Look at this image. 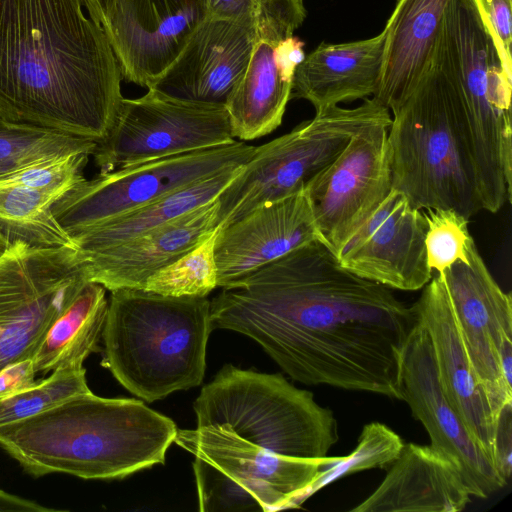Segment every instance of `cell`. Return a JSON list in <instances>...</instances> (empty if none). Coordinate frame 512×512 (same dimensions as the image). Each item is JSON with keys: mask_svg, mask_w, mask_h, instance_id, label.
<instances>
[{"mask_svg": "<svg viewBox=\"0 0 512 512\" xmlns=\"http://www.w3.org/2000/svg\"><path fill=\"white\" fill-rule=\"evenodd\" d=\"M210 312L213 329L252 338L298 382L402 400L412 305L343 268L320 240L223 287Z\"/></svg>", "mask_w": 512, "mask_h": 512, "instance_id": "obj_1", "label": "cell"}, {"mask_svg": "<svg viewBox=\"0 0 512 512\" xmlns=\"http://www.w3.org/2000/svg\"><path fill=\"white\" fill-rule=\"evenodd\" d=\"M81 0H0V119L100 142L121 71Z\"/></svg>", "mask_w": 512, "mask_h": 512, "instance_id": "obj_2", "label": "cell"}, {"mask_svg": "<svg viewBox=\"0 0 512 512\" xmlns=\"http://www.w3.org/2000/svg\"><path fill=\"white\" fill-rule=\"evenodd\" d=\"M177 430L170 418L141 400L103 398L90 391L0 426V447L35 478L63 473L121 479L164 464Z\"/></svg>", "mask_w": 512, "mask_h": 512, "instance_id": "obj_3", "label": "cell"}, {"mask_svg": "<svg viewBox=\"0 0 512 512\" xmlns=\"http://www.w3.org/2000/svg\"><path fill=\"white\" fill-rule=\"evenodd\" d=\"M194 411L238 467L285 483L302 476V459L326 457L339 438L333 412L310 391L231 364L202 388Z\"/></svg>", "mask_w": 512, "mask_h": 512, "instance_id": "obj_4", "label": "cell"}, {"mask_svg": "<svg viewBox=\"0 0 512 512\" xmlns=\"http://www.w3.org/2000/svg\"><path fill=\"white\" fill-rule=\"evenodd\" d=\"M391 111L387 145L392 188L417 209H453L470 220L482 205L444 17L419 81Z\"/></svg>", "mask_w": 512, "mask_h": 512, "instance_id": "obj_5", "label": "cell"}, {"mask_svg": "<svg viewBox=\"0 0 512 512\" xmlns=\"http://www.w3.org/2000/svg\"><path fill=\"white\" fill-rule=\"evenodd\" d=\"M212 330L207 297L113 290L102 365L132 394L146 402L160 400L202 383Z\"/></svg>", "mask_w": 512, "mask_h": 512, "instance_id": "obj_6", "label": "cell"}, {"mask_svg": "<svg viewBox=\"0 0 512 512\" xmlns=\"http://www.w3.org/2000/svg\"><path fill=\"white\" fill-rule=\"evenodd\" d=\"M444 24L482 209L498 212L512 195V76L502 66L473 0H452Z\"/></svg>", "mask_w": 512, "mask_h": 512, "instance_id": "obj_7", "label": "cell"}, {"mask_svg": "<svg viewBox=\"0 0 512 512\" xmlns=\"http://www.w3.org/2000/svg\"><path fill=\"white\" fill-rule=\"evenodd\" d=\"M390 117L388 108L369 97L355 108L335 105L316 111L290 132L256 147L217 197L218 226L233 223L266 202L304 191L357 131Z\"/></svg>", "mask_w": 512, "mask_h": 512, "instance_id": "obj_8", "label": "cell"}, {"mask_svg": "<svg viewBox=\"0 0 512 512\" xmlns=\"http://www.w3.org/2000/svg\"><path fill=\"white\" fill-rule=\"evenodd\" d=\"M87 282L85 259L77 247L12 241L0 256V369L32 358Z\"/></svg>", "mask_w": 512, "mask_h": 512, "instance_id": "obj_9", "label": "cell"}, {"mask_svg": "<svg viewBox=\"0 0 512 512\" xmlns=\"http://www.w3.org/2000/svg\"><path fill=\"white\" fill-rule=\"evenodd\" d=\"M255 149L235 140L100 172L60 197L52 211L72 238L84 229L131 212L219 171L242 166Z\"/></svg>", "mask_w": 512, "mask_h": 512, "instance_id": "obj_10", "label": "cell"}, {"mask_svg": "<svg viewBox=\"0 0 512 512\" xmlns=\"http://www.w3.org/2000/svg\"><path fill=\"white\" fill-rule=\"evenodd\" d=\"M226 107L177 101L153 90L123 98L92 156L100 172L234 142Z\"/></svg>", "mask_w": 512, "mask_h": 512, "instance_id": "obj_11", "label": "cell"}, {"mask_svg": "<svg viewBox=\"0 0 512 512\" xmlns=\"http://www.w3.org/2000/svg\"><path fill=\"white\" fill-rule=\"evenodd\" d=\"M390 122L357 131L305 189L321 240L336 256L392 190Z\"/></svg>", "mask_w": 512, "mask_h": 512, "instance_id": "obj_12", "label": "cell"}, {"mask_svg": "<svg viewBox=\"0 0 512 512\" xmlns=\"http://www.w3.org/2000/svg\"><path fill=\"white\" fill-rule=\"evenodd\" d=\"M467 257L438 274L470 363L498 420L502 409L512 403V387L504 382L499 360L502 342L512 338V300L493 278L474 239Z\"/></svg>", "mask_w": 512, "mask_h": 512, "instance_id": "obj_13", "label": "cell"}, {"mask_svg": "<svg viewBox=\"0 0 512 512\" xmlns=\"http://www.w3.org/2000/svg\"><path fill=\"white\" fill-rule=\"evenodd\" d=\"M417 318V316H416ZM401 395L430 437V446L454 462L471 496L487 498L507 480L446 398L430 337L418 318L402 356Z\"/></svg>", "mask_w": 512, "mask_h": 512, "instance_id": "obj_14", "label": "cell"}, {"mask_svg": "<svg viewBox=\"0 0 512 512\" xmlns=\"http://www.w3.org/2000/svg\"><path fill=\"white\" fill-rule=\"evenodd\" d=\"M423 211L392 188L338 253L351 273L389 289L417 291L432 278L427 263Z\"/></svg>", "mask_w": 512, "mask_h": 512, "instance_id": "obj_15", "label": "cell"}, {"mask_svg": "<svg viewBox=\"0 0 512 512\" xmlns=\"http://www.w3.org/2000/svg\"><path fill=\"white\" fill-rule=\"evenodd\" d=\"M256 39L257 17H206L148 90L181 102L226 107Z\"/></svg>", "mask_w": 512, "mask_h": 512, "instance_id": "obj_16", "label": "cell"}, {"mask_svg": "<svg viewBox=\"0 0 512 512\" xmlns=\"http://www.w3.org/2000/svg\"><path fill=\"white\" fill-rule=\"evenodd\" d=\"M206 17L199 0H114L101 26L122 77L149 88Z\"/></svg>", "mask_w": 512, "mask_h": 512, "instance_id": "obj_17", "label": "cell"}, {"mask_svg": "<svg viewBox=\"0 0 512 512\" xmlns=\"http://www.w3.org/2000/svg\"><path fill=\"white\" fill-rule=\"evenodd\" d=\"M305 17L303 0H263L248 65L226 104L234 138L253 140L280 126L294 75L279 67L275 47L294 35Z\"/></svg>", "mask_w": 512, "mask_h": 512, "instance_id": "obj_18", "label": "cell"}, {"mask_svg": "<svg viewBox=\"0 0 512 512\" xmlns=\"http://www.w3.org/2000/svg\"><path fill=\"white\" fill-rule=\"evenodd\" d=\"M321 240L306 194L266 202L217 229V286L226 287L292 250Z\"/></svg>", "mask_w": 512, "mask_h": 512, "instance_id": "obj_19", "label": "cell"}, {"mask_svg": "<svg viewBox=\"0 0 512 512\" xmlns=\"http://www.w3.org/2000/svg\"><path fill=\"white\" fill-rule=\"evenodd\" d=\"M422 289L412 307L430 337L441 388L494 462L497 420L464 348L440 274L433 275Z\"/></svg>", "mask_w": 512, "mask_h": 512, "instance_id": "obj_20", "label": "cell"}, {"mask_svg": "<svg viewBox=\"0 0 512 512\" xmlns=\"http://www.w3.org/2000/svg\"><path fill=\"white\" fill-rule=\"evenodd\" d=\"M89 156L55 157L0 176V229L11 242L77 247L56 220L52 206L85 179Z\"/></svg>", "mask_w": 512, "mask_h": 512, "instance_id": "obj_21", "label": "cell"}, {"mask_svg": "<svg viewBox=\"0 0 512 512\" xmlns=\"http://www.w3.org/2000/svg\"><path fill=\"white\" fill-rule=\"evenodd\" d=\"M214 200L123 243L82 253L88 281L106 290L144 289L147 280L207 239L218 227ZM79 250V249H78Z\"/></svg>", "mask_w": 512, "mask_h": 512, "instance_id": "obj_22", "label": "cell"}, {"mask_svg": "<svg viewBox=\"0 0 512 512\" xmlns=\"http://www.w3.org/2000/svg\"><path fill=\"white\" fill-rule=\"evenodd\" d=\"M471 494L458 466L430 445L404 444L378 487L353 512H459Z\"/></svg>", "mask_w": 512, "mask_h": 512, "instance_id": "obj_23", "label": "cell"}, {"mask_svg": "<svg viewBox=\"0 0 512 512\" xmlns=\"http://www.w3.org/2000/svg\"><path fill=\"white\" fill-rule=\"evenodd\" d=\"M384 46V30L364 40L322 42L297 66L291 98L305 99L319 111L372 97L380 81Z\"/></svg>", "mask_w": 512, "mask_h": 512, "instance_id": "obj_24", "label": "cell"}, {"mask_svg": "<svg viewBox=\"0 0 512 512\" xmlns=\"http://www.w3.org/2000/svg\"><path fill=\"white\" fill-rule=\"evenodd\" d=\"M451 1H397L384 28L381 76L372 96L390 111L402 103L419 81Z\"/></svg>", "mask_w": 512, "mask_h": 512, "instance_id": "obj_25", "label": "cell"}, {"mask_svg": "<svg viewBox=\"0 0 512 512\" xmlns=\"http://www.w3.org/2000/svg\"><path fill=\"white\" fill-rule=\"evenodd\" d=\"M242 167L219 171L131 212L84 229L72 239L83 253L128 241L214 200Z\"/></svg>", "mask_w": 512, "mask_h": 512, "instance_id": "obj_26", "label": "cell"}, {"mask_svg": "<svg viewBox=\"0 0 512 512\" xmlns=\"http://www.w3.org/2000/svg\"><path fill=\"white\" fill-rule=\"evenodd\" d=\"M108 310L106 289L88 281L52 323L34 356L36 373L59 368H81L98 350Z\"/></svg>", "mask_w": 512, "mask_h": 512, "instance_id": "obj_27", "label": "cell"}, {"mask_svg": "<svg viewBox=\"0 0 512 512\" xmlns=\"http://www.w3.org/2000/svg\"><path fill=\"white\" fill-rule=\"evenodd\" d=\"M97 142L0 119V176L70 154L92 155Z\"/></svg>", "mask_w": 512, "mask_h": 512, "instance_id": "obj_28", "label": "cell"}, {"mask_svg": "<svg viewBox=\"0 0 512 512\" xmlns=\"http://www.w3.org/2000/svg\"><path fill=\"white\" fill-rule=\"evenodd\" d=\"M217 229L178 260L152 275L144 290L165 296L207 297L218 287L214 257Z\"/></svg>", "mask_w": 512, "mask_h": 512, "instance_id": "obj_29", "label": "cell"}, {"mask_svg": "<svg viewBox=\"0 0 512 512\" xmlns=\"http://www.w3.org/2000/svg\"><path fill=\"white\" fill-rule=\"evenodd\" d=\"M90 391L84 367L56 369L47 378L0 398V426L27 419Z\"/></svg>", "mask_w": 512, "mask_h": 512, "instance_id": "obj_30", "label": "cell"}, {"mask_svg": "<svg viewBox=\"0 0 512 512\" xmlns=\"http://www.w3.org/2000/svg\"><path fill=\"white\" fill-rule=\"evenodd\" d=\"M404 443L400 436L385 424H366L358 444L351 454L322 469L306 492V499L340 477L373 468H386L397 458Z\"/></svg>", "mask_w": 512, "mask_h": 512, "instance_id": "obj_31", "label": "cell"}, {"mask_svg": "<svg viewBox=\"0 0 512 512\" xmlns=\"http://www.w3.org/2000/svg\"><path fill=\"white\" fill-rule=\"evenodd\" d=\"M422 211L427 224L425 248L430 269L441 273L457 260L467 261V248L473 239L468 229L469 219L448 208Z\"/></svg>", "mask_w": 512, "mask_h": 512, "instance_id": "obj_32", "label": "cell"}, {"mask_svg": "<svg viewBox=\"0 0 512 512\" xmlns=\"http://www.w3.org/2000/svg\"><path fill=\"white\" fill-rule=\"evenodd\" d=\"M503 68L512 76V0H473Z\"/></svg>", "mask_w": 512, "mask_h": 512, "instance_id": "obj_33", "label": "cell"}, {"mask_svg": "<svg viewBox=\"0 0 512 512\" xmlns=\"http://www.w3.org/2000/svg\"><path fill=\"white\" fill-rule=\"evenodd\" d=\"M512 403L506 405L497 420L494 439V463L508 481L512 472Z\"/></svg>", "mask_w": 512, "mask_h": 512, "instance_id": "obj_34", "label": "cell"}, {"mask_svg": "<svg viewBox=\"0 0 512 512\" xmlns=\"http://www.w3.org/2000/svg\"><path fill=\"white\" fill-rule=\"evenodd\" d=\"M207 17L241 19L257 17L263 0H199Z\"/></svg>", "mask_w": 512, "mask_h": 512, "instance_id": "obj_35", "label": "cell"}, {"mask_svg": "<svg viewBox=\"0 0 512 512\" xmlns=\"http://www.w3.org/2000/svg\"><path fill=\"white\" fill-rule=\"evenodd\" d=\"M32 358L11 363L0 369V398L24 389L35 380Z\"/></svg>", "mask_w": 512, "mask_h": 512, "instance_id": "obj_36", "label": "cell"}, {"mask_svg": "<svg viewBox=\"0 0 512 512\" xmlns=\"http://www.w3.org/2000/svg\"><path fill=\"white\" fill-rule=\"evenodd\" d=\"M57 512L59 509L48 508L37 502L7 493L0 489V512Z\"/></svg>", "mask_w": 512, "mask_h": 512, "instance_id": "obj_37", "label": "cell"}, {"mask_svg": "<svg viewBox=\"0 0 512 512\" xmlns=\"http://www.w3.org/2000/svg\"><path fill=\"white\" fill-rule=\"evenodd\" d=\"M500 369L504 382L512 387V338H506L499 351Z\"/></svg>", "mask_w": 512, "mask_h": 512, "instance_id": "obj_38", "label": "cell"}, {"mask_svg": "<svg viewBox=\"0 0 512 512\" xmlns=\"http://www.w3.org/2000/svg\"><path fill=\"white\" fill-rule=\"evenodd\" d=\"M89 13V17L96 23L102 24L111 9L114 0H81Z\"/></svg>", "mask_w": 512, "mask_h": 512, "instance_id": "obj_39", "label": "cell"}, {"mask_svg": "<svg viewBox=\"0 0 512 512\" xmlns=\"http://www.w3.org/2000/svg\"><path fill=\"white\" fill-rule=\"evenodd\" d=\"M11 244L8 236L0 229V256L9 248Z\"/></svg>", "mask_w": 512, "mask_h": 512, "instance_id": "obj_40", "label": "cell"}]
</instances>
